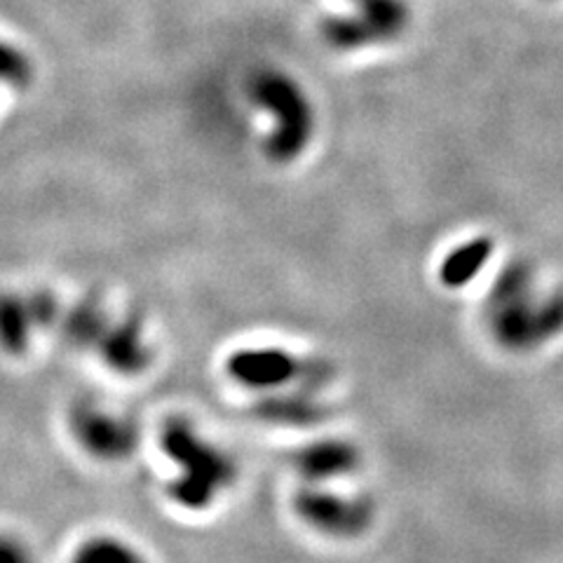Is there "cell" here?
I'll return each mask as SVG.
<instances>
[{
	"mask_svg": "<svg viewBox=\"0 0 563 563\" xmlns=\"http://www.w3.org/2000/svg\"><path fill=\"white\" fill-rule=\"evenodd\" d=\"M70 563H148L134 544L113 536H97L82 542Z\"/></svg>",
	"mask_w": 563,
	"mask_h": 563,
	"instance_id": "obj_10",
	"label": "cell"
},
{
	"mask_svg": "<svg viewBox=\"0 0 563 563\" xmlns=\"http://www.w3.org/2000/svg\"><path fill=\"white\" fill-rule=\"evenodd\" d=\"M350 463H352L350 449L336 446V444L312 446L298 457V467H301L303 474H308L312 479H327V477H333V474H341L350 467Z\"/></svg>",
	"mask_w": 563,
	"mask_h": 563,
	"instance_id": "obj_11",
	"label": "cell"
},
{
	"mask_svg": "<svg viewBox=\"0 0 563 563\" xmlns=\"http://www.w3.org/2000/svg\"><path fill=\"white\" fill-rule=\"evenodd\" d=\"M252 101L271 111L273 134L268 155L277 163H291L303 153L314 132V115L303 87L279 70H261L250 87Z\"/></svg>",
	"mask_w": 563,
	"mask_h": 563,
	"instance_id": "obj_2",
	"label": "cell"
},
{
	"mask_svg": "<svg viewBox=\"0 0 563 563\" xmlns=\"http://www.w3.org/2000/svg\"><path fill=\"white\" fill-rule=\"evenodd\" d=\"M228 374L246 387H277L296 374V362L285 350L246 347L235 352L228 362Z\"/></svg>",
	"mask_w": 563,
	"mask_h": 563,
	"instance_id": "obj_7",
	"label": "cell"
},
{
	"mask_svg": "<svg viewBox=\"0 0 563 563\" xmlns=\"http://www.w3.org/2000/svg\"><path fill=\"white\" fill-rule=\"evenodd\" d=\"M70 430L80 446L101 461H122L139 444V426L132 416L118 413L92 399L76 404Z\"/></svg>",
	"mask_w": 563,
	"mask_h": 563,
	"instance_id": "obj_4",
	"label": "cell"
},
{
	"mask_svg": "<svg viewBox=\"0 0 563 563\" xmlns=\"http://www.w3.org/2000/svg\"><path fill=\"white\" fill-rule=\"evenodd\" d=\"M298 509L301 515L314 523L322 531H333L341 533L343 526H350L352 517V507H345L341 500H333L327 496H306L301 503H298Z\"/></svg>",
	"mask_w": 563,
	"mask_h": 563,
	"instance_id": "obj_12",
	"label": "cell"
},
{
	"mask_svg": "<svg viewBox=\"0 0 563 563\" xmlns=\"http://www.w3.org/2000/svg\"><path fill=\"white\" fill-rule=\"evenodd\" d=\"M163 451L176 465L169 496L184 509H207L238 477L233 457L188 418H169L163 428Z\"/></svg>",
	"mask_w": 563,
	"mask_h": 563,
	"instance_id": "obj_1",
	"label": "cell"
},
{
	"mask_svg": "<svg viewBox=\"0 0 563 563\" xmlns=\"http://www.w3.org/2000/svg\"><path fill=\"white\" fill-rule=\"evenodd\" d=\"M57 314V301L47 294L0 291V347L10 355L24 352Z\"/></svg>",
	"mask_w": 563,
	"mask_h": 563,
	"instance_id": "obj_5",
	"label": "cell"
},
{
	"mask_svg": "<svg viewBox=\"0 0 563 563\" xmlns=\"http://www.w3.org/2000/svg\"><path fill=\"white\" fill-rule=\"evenodd\" d=\"M111 324L101 301L97 298H82L62 317V333L68 345L78 350H95Z\"/></svg>",
	"mask_w": 563,
	"mask_h": 563,
	"instance_id": "obj_8",
	"label": "cell"
},
{
	"mask_svg": "<svg viewBox=\"0 0 563 563\" xmlns=\"http://www.w3.org/2000/svg\"><path fill=\"white\" fill-rule=\"evenodd\" d=\"M33 80V64L26 52L0 38V82L8 87H26Z\"/></svg>",
	"mask_w": 563,
	"mask_h": 563,
	"instance_id": "obj_13",
	"label": "cell"
},
{
	"mask_svg": "<svg viewBox=\"0 0 563 563\" xmlns=\"http://www.w3.org/2000/svg\"><path fill=\"white\" fill-rule=\"evenodd\" d=\"M101 360L118 374H139L151 364V343L144 329L132 317L122 322H111L101 336L99 345Z\"/></svg>",
	"mask_w": 563,
	"mask_h": 563,
	"instance_id": "obj_6",
	"label": "cell"
},
{
	"mask_svg": "<svg viewBox=\"0 0 563 563\" xmlns=\"http://www.w3.org/2000/svg\"><path fill=\"white\" fill-rule=\"evenodd\" d=\"M355 12L331 16L324 24L327 41L339 49H360L395 41L409 26V8L404 0H347Z\"/></svg>",
	"mask_w": 563,
	"mask_h": 563,
	"instance_id": "obj_3",
	"label": "cell"
},
{
	"mask_svg": "<svg viewBox=\"0 0 563 563\" xmlns=\"http://www.w3.org/2000/svg\"><path fill=\"white\" fill-rule=\"evenodd\" d=\"M490 254H493L490 238H484V235L472 238L444 256L442 268H439V279H442L444 287L461 289L482 273Z\"/></svg>",
	"mask_w": 563,
	"mask_h": 563,
	"instance_id": "obj_9",
	"label": "cell"
},
{
	"mask_svg": "<svg viewBox=\"0 0 563 563\" xmlns=\"http://www.w3.org/2000/svg\"><path fill=\"white\" fill-rule=\"evenodd\" d=\"M0 563H35V554L22 538L0 536Z\"/></svg>",
	"mask_w": 563,
	"mask_h": 563,
	"instance_id": "obj_14",
	"label": "cell"
}]
</instances>
